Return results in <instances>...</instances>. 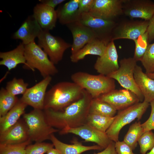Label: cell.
<instances>
[{"label":"cell","instance_id":"1","mask_svg":"<svg viewBox=\"0 0 154 154\" xmlns=\"http://www.w3.org/2000/svg\"><path fill=\"white\" fill-rule=\"evenodd\" d=\"M92 99L84 90L80 99L62 110H44L46 119L49 125L60 131L85 124Z\"/></svg>","mask_w":154,"mask_h":154},{"label":"cell","instance_id":"2","mask_svg":"<svg viewBox=\"0 0 154 154\" xmlns=\"http://www.w3.org/2000/svg\"><path fill=\"white\" fill-rule=\"evenodd\" d=\"M84 90L73 82L63 81L57 83L46 92L44 110H62L80 99Z\"/></svg>","mask_w":154,"mask_h":154},{"label":"cell","instance_id":"3","mask_svg":"<svg viewBox=\"0 0 154 154\" xmlns=\"http://www.w3.org/2000/svg\"><path fill=\"white\" fill-rule=\"evenodd\" d=\"M71 78L73 82L87 91L93 98L115 89L116 87L114 79L101 74L78 72L72 74Z\"/></svg>","mask_w":154,"mask_h":154},{"label":"cell","instance_id":"4","mask_svg":"<svg viewBox=\"0 0 154 154\" xmlns=\"http://www.w3.org/2000/svg\"><path fill=\"white\" fill-rule=\"evenodd\" d=\"M25 55L27 64L25 66L33 71L37 69L44 78L58 72L47 54L35 42L25 45Z\"/></svg>","mask_w":154,"mask_h":154},{"label":"cell","instance_id":"5","mask_svg":"<svg viewBox=\"0 0 154 154\" xmlns=\"http://www.w3.org/2000/svg\"><path fill=\"white\" fill-rule=\"evenodd\" d=\"M42 110L34 109L29 113L23 114L24 120L29 129L31 141L41 142L50 139L51 135L59 130L49 125Z\"/></svg>","mask_w":154,"mask_h":154},{"label":"cell","instance_id":"6","mask_svg":"<svg viewBox=\"0 0 154 154\" xmlns=\"http://www.w3.org/2000/svg\"><path fill=\"white\" fill-rule=\"evenodd\" d=\"M149 105V103L143 101L120 110L106 132L110 140L115 142L118 141L122 128L136 119L138 120L140 119Z\"/></svg>","mask_w":154,"mask_h":154},{"label":"cell","instance_id":"7","mask_svg":"<svg viewBox=\"0 0 154 154\" xmlns=\"http://www.w3.org/2000/svg\"><path fill=\"white\" fill-rule=\"evenodd\" d=\"M137 62L133 57L122 59L119 61V69L107 76L116 80L123 87L134 93L141 102L144 101V97L133 76Z\"/></svg>","mask_w":154,"mask_h":154},{"label":"cell","instance_id":"8","mask_svg":"<svg viewBox=\"0 0 154 154\" xmlns=\"http://www.w3.org/2000/svg\"><path fill=\"white\" fill-rule=\"evenodd\" d=\"M38 38V45L54 64L62 60L65 51L72 46L61 38L51 34L49 31L42 30Z\"/></svg>","mask_w":154,"mask_h":154},{"label":"cell","instance_id":"9","mask_svg":"<svg viewBox=\"0 0 154 154\" xmlns=\"http://www.w3.org/2000/svg\"><path fill=\"white\" fill-rule=\"evenodd\" d=\"M78 21L87 27L96 38L108 44L112 41V34L117 23L94 16L88 12L81 13Z\"/></svg>","mask_w":154,"mask_h":154},{"label":"cell","instance_id":"10","mask_svg":"<svg viewBox=\"0 0 154 154\" xmlns=\"http://www.w3.org/2000/svg\"><path fill=\"white\" fill-rule=\"evenodd\" d=\"M149 21L126 20L116 23L112 34V41L127 39L134 40L147 31Z\"/></svg>","mask_w":154,"mask_h":154},{"label":"cell","instance_id":"11","mask_svg":"<svg viewBox=\"0 0 154 154\" xmlns=\"http://www.w3.org/2000/svg\"><path fill=\"white\" fill-rule=\"evenodd\" d=\"M123 0H95L89 13L107 20L116 21L118 17L123 15Z\"/></svg>","mask_w":154,"mask_h":154},{"label":"cell","instance_id":"12","mask_svg":"<svg viewBox=\"0 0 154 154\" xmlns=\"http://www.w3.org/2000/svg\"><path fill=\"white\" fill-rule=\"evenodd\" d=\"M97 98L108 103L117 111L122 110L140 102L134 93L125 89H114Z\"/></svg>","mask_w":154,"mask_h":154},{"label":"cell","instance_id":"13","mask_svg":"<svg viewBox=\"0 0 154 154\" xmlns=\"http://www.w3.org/2000/svg\"><path fill=\"white\" fill-rule=\"evenodd\" d=\"M123 15L131 19L149 21L154 14V2L150 0H123Z\"/></svg>","mask_w":154,"mask_h":154},{"label":"cell","instance_id":"14","mask_svg":"<svg viewBox=\"0 0 154 154\" xmlns=\"http://www.w3.org/2000/svg\"><path fill=\"white\" fill-rule=\"evenodd\" d=\"M60 134L72 133L78 135L86 141L94 143L103 149L112 141L106 133L99 131L86 123L79 127L60 131Z\"/></svg>","mask_w":154,"mask_h":154},{"label":"cell","instance_id":"15","mask_svg":"<svg viewBox=\"0 0 154 154\" xmlns=\"http://www.w3.org/2000/svg\"><path fill=\"white\" fill-rule=\"evenodd\" d=\"M52 79L50 76L44 78L34 86L27 88L20 99L34 109L44 110L46 90Z\"/></svg>","mask_w":154,"mask_h":154},{"label":"cell","instance_id":"16","mask_svg":"<svg viewBox=\"0 0 154 154\" xmlns=\"http://www.w3.org/2000/svg\"><path fill=\"white\" fill-rule=\"evenodd\" d=\"M118 55L114 41H112L107 45L104 54L98 57L94 67L99 74L106 76L117 71L119 68Z\"/></svg>","mask_w":154,"mask_h":154},{"label":"cell","instance_id":"17","mask_svg":"<svg viewBox=\"0 0 154 154\" xmlns=\"http://www.w3.org/2000/svg\"><path fill=\"white\" fill-rule=\"evenodd\" d=\"M66 25L71 31L73 38L71 54H75L87 44L97 38L90 29L78 21Z\"/></svg>","mask_w":154,"mask_h":154},{"label":"cell","instance_id":"18","mask_svg":"<svg viewBox=\"0 0 154 154\" xmlns=\"http://www.w3.org/2000/svg\"><path fill=\"white\" fill-rule=\"evenodd\" d=\"M0 134V144L1 145L19 144L30 139L28 128L25 121L19 120L15 124Z\"/></svg>","mask_w":154,"mask_h":154},{"label":"cell","instance_id":"19","mask_svg":"<svg viewBox=\"0 0 154 154\" xmlns=\"http://www.w3.org/2000/svg\"><path fill=\"white\" fill-rule=\"evenodd\" d=\"M42 29L37 21L32 16L29 17L22 23L14 34L13 38L19 39L26 45L34 41L38 37Z\"/></svg>","mask_w":154,"mask_h":154},{"label":"cell","instance_id":"20","mask_svg":"<svg viewBox=\"0 0 154 154\" xmlns=\"http://www.w3.org/2000/svg\"><path fill=\"white\" fill-rule=\"evenodd\" d=\"M33 16L42 30L49 31L55 27L58 19L54 9L41 3L34 7Z\"/></svg>","mask_w":154,"mask_h":154},{"label":"cell","instance_id":"21","mask_svg":"<svg viewBox=\"0 0 154 154\" xmlns=\"http://www.w3.org/2000/svg\"><path fill=\"white\" fill-rule=\"evenodd\" d=\"M138 87L144 97V101L150 103L154 100V80L143 72L141 67L137 65L133 74Z\"/></svg>","mask_w":154,"mask_h":154},{"label":"cell","instance_id":"22","mask_svg":"<svg viewBox=\"0 0 154 154\" xmlns=\"http://www.w3.org/2000/svg\"><path fill=\"white\" fill-rule=\"evenodd\" d=\"M50 140L60 154H82L84 152L89 150L103 149L97 145L85 146L77 141H73L72 144H67L60 141L54 134L51 135Z\"/></svg>","mask_w":154,"mask_h":154},{"label":"cell","instance_id":"23","mask_svg":"<svg viewBox=\"0 0 154 154\" xmlns=\"http://www.w3.org/2000/svg\"><path fill=\"white\" fill-rule=\"evenodd\" d=\"M0 65L6 66L9 71L15 68L20 64L27 65L25 55V45L20 43L12 50L0 52Z\"/></svg>","mask_w":154,"mask_h":154},{"label":"cell","instance_id":"24","mask_svg":"<svg viewBox=\"0 0 154 154\" xmlns=\"http://www.w3.org/2000/svg\"><path fill=\"white\" fill-rule=\"evenodd\" d=\"M79 0H71L60 7L56 10L60 23L66 25L78 21Z\"/></svg>","mask_w":154,"mask_h":154},{"label":"cell","instance_id":"25","mask_svg":"<svg viewBox=\"0 0 154 154\" xmlns=\"http://www.w3.org/2000/svg\"><path fill=\"white\" fill-rule=\"evenodd\" d=\"M107 44L96 38L86 44L74 54H71V62L76 63L84 58L88 55H96L100 56L104 53Z\"/></svg>","mask_w":154,"mask_h":154},{"label":"cell","instance_id":"26","mask_svg":"<svg viewBox=\"0 0 154 154\" xmlns=\"http://www.w3.org/2000/svg\"><path fill=\"white\" fill-rule=\"evenodd\" d=\"M27 105L19 100L16 105L4 116L0 117V134L15 124L24 114Z\"/></svg>","mask_w":154,"mask_h":154},{"label":"cell","instance_id":"27","mask_svg":"<svg viewBox=\"0 0 154 154\" xmlns=\"http://www.w3.org/2000/svg\"><path fill=\"white\" fill-rule=\"evenodd\" d=\"M115 118L98 114H88L86 123L95 129L106 133L110 127Z\"/></svg>","mask_w":154,"mask_h":154},{"label":"cell","instance_id":"28","mask_svg":"<svg viewBox=\"0 0 154 154\" xmlns=\"http://www.w3.org/2000/svg\"><path fill=\"white\" fill-rule=\"evenodd\" d=\"M117 110L108 103L98 98H93L90 104L89 114L114 117Z\"/></svg>","mask_w":154,"mask_h":154},{"label":"cell","instance_id":"29","mask_svg":"<svg viewBox=\"0 0 154 154\" xmlns=\"http://www.w3.org/2000/svg\"><path fill=\"white\" fill-rule=\"evenodd\" d=\"M140 121L135 122L131 125L125 135L123 141L134 150L137 146L139 138L144 133Z\"/></svg>","mask_w":154,"mask_h":154},{"label":"cell","instance_id":"30","mask_svg":"<svg viewBox=\"0 0 154 154\" xmlns=\"http://www.w3.org/2000/svg\"><path fill=\"white\" fill-rule=\"evenodd\" d=\"M19 100L9 93L5 88L0 90V117L5 115L17 103Z\"/></svg>","mask_w":154,"mask_h":154},{"label":"cell","instance_id":"31","mask_svg":"<svg viewBox=\"0 0 154 154\" xmlns=\"http://www.w3.org/2000/svg\"><path fill=\"white\" fill-rule=\"evenodd\" d=\"M133 41L135 47L133 58L137 62L140 61L149 44L147 31Z\"/></svg>","mask_w":154,"mask_h":154},{"label":"cell","instance_id":"32","mask_svg":"<svg viewBox=\"0 0 154 154\" xmlns=\"http://www.w3.org/2000/svg\"><path fill=\"white\" fill-rule=\"evenodd\" d=\"M28 85L22 79L14 78L7 83L5 89L9 93L14 96L21 94L23 95L27 89Z\"/></svg>","mask_w":154,"mask_h":154},{"label":"cell","instance_id":"33","mask_svg":"<svg viewBox=\"0 0 154 154\" xmlns=\"http://www.w3.org/2000/svg\"><path fill=\"white\" fill-rule=\"evenodd\" d=\"M31 141L30 139L19 144H0V154H26V148Z\"/></svg>","mask_w":154,"mask_h":154},{"label":"cell","instance_id":"34","mask_svg":"<svg viewBox=\"0 0 154 154\" xmlns=\"http://www.w3.org/2000/svg\"><path fill=\"white\" fill-rule=\"evenodd\" d=\"M140 61L145 69L146 74L154 73V43L149 44Z\"/></svg>","mask_w":154,"mask_h":154},{"label":"cell","instance_id":"35","mask_svg":"<svg viewBox=\"0 0 154 154\" xmlns=\"http://www.w3.org/2000/svg\"><path fill=\"white\" fill-rule=\"evenodd\" d=\"M141 154H145L154 146V133L152 131L144 132L138 141Z\"/></svg>","mask_w":154,"mask_h":154},{"label":"cell","instance_id":"36","mask_svg":"<svg viewBox=\"0 0 154 154\" xmlns=\"http://www.w3.org/2000/svg\"><path fill=\"white\" fill-rule=\"evenodd\" d=\"M54 147L52 143L36 142L34 144H29L27 147L26 153V154H44Z\"/></svg>","mask_w":154,"mask_h":154},{"label":"cell","instance_id":"37","mask_svg":"<svg viewBox=\"0 0 154 154\" xmlns=\"http://www.w3.org/2000/svg\"><path fill=\"white\" fill-rule=\"evenodd\" d=\"M151 111L150 116L144 122L141 124L144 132L154 130V100L150 103Z\"/></svg>","mask_w":154,"mask_h":154},{"label":"cell","instance_id":"38","mask_svg":"<svg viewBox=\"0 0 154 154\" xmlns=\"http://www.w3.org/2000/svg\"><path fill=\"white\" fill-rule=\"evenodd\" d=\"M115 147L117 154H136L131 148L123 141H118L115 142Z\"/></svg>","mask_w":154,"mask_h":154},{"label":"cell","instance_id":"39","mask_svg":"<svg viewBox=\"0 0 154 154\" xmlns=\"http://www.w3.org/2000/svg\"><path fill=\"white\" fill-rule=\"evenodd\" d=\"M95 0H79L78 12L80 15L84 13L89 12L93 7Z\"/></svg>","mask_w":154,"mask_h":154},{"label":"cell","instance_id":"40","mask_svg":"<svg viewBox=\"0 0 154 154\" xmlns=\"http://www.w3.org/2000/svg\"><path fill=\"white\" fill-rule=\"evenodd\" d=\"M149 43L154 39V14L149 21V25L147 30Z\"/></svg>","mask_w":154,"mask_h":154},{"label":"cell","instance_id":"41","mask_svg":"<svg viewBox=\"0 0 154 154\" xmlns=\"http://www.w3.org/2000/svg\"><path fill=\"white\" fill-rule=\"evenodd\" d=\"M115 142L112 141L109 145L103 150L93 154H117L115 148Z\"/></svg>","mask_w":154,"mask_h":154},{"label":"cell","instance_id":"42","mask_svg":"<svg viewBox=\"0 0 154 154\" xmlns=\"http://www.w3.org/2000/svg\"><path fill=\"white\" fill-rule=\"evenodd\" d=\"M64 0H39L40 3L54 9L58 5L65 1Z\"/></svg>","mask_w":154,"mask_h":154},{"label":"cell","instance_id":"43","mask_svg":"<svg viewBox=\"0 0 154 154\" xmlns=\"http://www.w3.org/2000/svg\"><path fill=\"white\" fill-rule=\"evenodd\" d=\"M46 153L47 154H60L59 151L54 147L50 149Z\"/></svg>","mask_w":154,"mask_h":154},{"label":"cell","instance_id":"44","mask_svg":"<svg viewBox=\"0 0 154 154\" xmlns=\"http://www.w3.org/2000/svg\"><path fill=\"white\" fill-rule=\"evenodd\" d=\"M146 74L149 77L154 80V73H149Z\"/></svg>","mask_w":154,"mask_h":154},{"label":"cell","instance_id":"45","mask_svg":"<svg viewBox=\"0 0 154 154\" xmlns=\"http://www.w3.org/2000/svg\"><path fill=\"white\" fill-rule=\"evenodd\" d=\"M145 154H154V146L150 150V151Z\"/></svg>","mask_w":154,"mask_h":154}]
</instances>
